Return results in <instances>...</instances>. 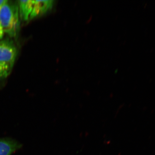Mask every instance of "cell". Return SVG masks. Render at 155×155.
<instances>
[{
  "mask_svg": "<svg viewBox=\"0 0 155 155\" xmlns=\"http://www.w3.org/2000/svg\"><path fill=\"white\" fill-rule=\"evenodd\" d=\"M54 2L53 0L34 1L33 8L29 20L51 11L53 8Z\"/></svg>",
  "mask_w": 155,
  "mask_h": 155,
  "instance_id": "3",
  "label": "cell"
},
{
  "mask_svg": "<svg viewBox=\"0 0 155 155\" xmlns=\"http://www.w3.org/2000/svg\"><path fill=\"white\" fill-rule=\"evenodd\" d=\"M12 68V67L10 65L0 62V81L8 77Z\"/></svg>",
  "mask_w": 155,
  "mask_h": 155,
  "instance_id": "6",
  "label": "cell"
},
{
  "mask_svg": "<svg viewBox=\"0 0 155 155\" xmlns=\"http://www.w3.org/2000/svg\"><path fill=\"white\" fill-rule=\"evenodd\" d=\"M17 3L19 17L24 21H29L33 8L34 1H19Z\"/></svg>",
  "mask_w": 155,
  "mask_h": 155,
  "instance_id": "5",
  "label": "cell"
},
{
  "mask_svg": "<svg viewBox=\"0 0 155 155\" xmlns=\"http://www.w3.org/2000/svg\"><path fill=\"white\" fill-rule=\"evenodd\" d=\"M5 34L2 27V25H1V24H0V40H2V38H3Z\"/></svg>",
  "mask_w": 155,
  "mask_h": 155,
  "instance_id": "7",
  "label": "cell"
},
{
  "mask_svg": "<svg viewBox=\"0 0 155 155\" xmlns=\"http://www.w3.org/2000/svg\"><path fill=\"white\" fill-rule=\"evenodd\" d=\"M7 0H0V10L3 5L7 2Z\"/></svg>",
  "mask_w": 155,
  "mask_h": 155,
  "instance_id": "8",
  "label": "cell"
},
{
  "mask_svg": "<svg viewBox=\"0 0 155 155\" xmlns=\"http://www.w3.org/2000/svg\"><path fill=\"white\" fill-rule=\"evenodd\" d=\"M17 55V48L9 40H0V62L13 67Z\"/></svg>",
  "mask_w": 155,
  "mask_h": 155,
  "instance_id": "2",
  "label": "cell"
},
{
  "mask_svg": "<svg viewBox=\"0 0 155 155\" xmlns=\"http://www.w3.org/2000/svg\"><path fill=\"white\" fill-rule=\"evenodd\" d=\"M19 19L18 5L7 0L0 10V24L5 33L16 37L19 32Z\"/></svg>",
  "mask_w": 155,
  "mask_h": 155,
  "instance_id": "1",
  "label": "cell"
},
{
  "mask_svg": "<svg viewBox=\"0 0 155 155\" xmlns=\"http://www.w3.org/2000/svg\"><path fill=\"white\" fill-rule=\"evenodd\" d=\"M22 147V144L13 139L0 138V155H11Z\"/></svg>",
  "mask_w": 155,
  "mask_h": 155,
  "instance_id": "4",
  "label": "cell"
}]
</instances>
